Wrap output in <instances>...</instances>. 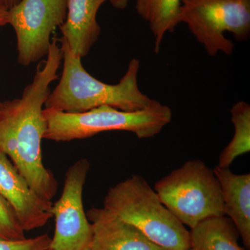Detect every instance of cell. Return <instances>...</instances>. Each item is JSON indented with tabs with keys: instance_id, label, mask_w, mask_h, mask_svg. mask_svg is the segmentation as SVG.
Returning <instances> with one entry per match:
<instances>
[{
	"instance_id": "1",
	"label": "cell",
	"mask_w": 250,
	"mask_h": 250,
	"mask_svg": "<svg viewBox=\"0 0 250 250\" xmlns=\"http://www.w3.org/2000/svg\"><path fill=\"white\" fill-rule=\"evenodd\" d=\"M62 54L57 40L52 41L47 59L37 67L30 84L21 98L4 102L0 109V152L41 197L51 200L57 192L58 182L42 163V140L47 122L43 116L49 85L58 79Z\"/></svg>"
},
{
	"instance_id": "2",
	"label": "cell",
	"mask_w": 250,
	"mask_h": 250,
	"mask_svg": "<svg viewBox=\"0 0 250 250\" xmlns=\"http://www.w3.org/2000/svg\"><path fill=\"white\" fill-rule=\"evenodd\" d=\"M62 71L58 85L49 94L45 108L65 113H82L103 106L124 111H139L149 107L154 100L143 93L138 77L140 61L132 59L116 84L100 82L83 68L82 58L72 52L62 39Z\"/></svg>"
},
{
	"instance_id": "3",
	"label": "cell",
	"mask_w": 250,
	"mask_h": 250,
	"mask_svg": "<svg viewBox=\"0 0 250 250\" xmlns=\"http://www.w3.org/2000/svg\"><path fill=\"white\" fill-rule=\"evenodd\" d=\"M104 206L164 250L190 248L188 230L163 205L141 176L134 174L110 188Z\"/></svg>"
},
{
	"instance_id": "4",
	"label": "cell",
	"mask_w": 250,
	"mask_h": 250,
	"mask_svg": "<svg viewBox=\"0 0 250 250\" xmlns=\"http://www.w3.org/2000/svg\"><path fill=\"white\" fill-rule=\"evenodd\" d=\"M47 122L44 139L65 142L87 139L104 131H126L138 139L154 137L172 121V113L167 105L154 100L139 111H124L103 106L82 113H65L43 109Z\"/></svg>"
},
{
	"instance_id": "5",
	"label": "cell",
	"mask_w": 250,
	"mask_h": 250,
	"mask_svg": "<svg viewBox=\"0 0 250 250\" xmlns=\"http://www.w3.org/2000/svg\"><path fill=\"white\" fill-rule=\"evenodd\" d=\"M154 190L163 205L190 229L205 219L225 215L220 184L204 161H187L158 181Z\"/></svg>"
},
{
	"instance_id": "6",
	"label": "cell",
	"mask_w": 250,
	"mask_h": 250,
	"mask_svg": "<svg viewBox=\"0 0 250 250\" xmlns=\"http://www.w3.org/2000/svg\"><path fill=\"white\" fill-rule=\"evenodd\" d=\"M179 20L208 56L231 55L234 45L225 34L238 41L249 40L250 0H181Z\"/></svg>"
},
{
	"instance_id": "7",
	"label": "cell",
	"mask_w": 250,
	"mask_h": 250,
	"mask_svg": "<svg viewBox=\"0 0 250 250\" xmlns=\"http://www.w3.org/2000/svg\"><path fill=\"white\" fill-rule=\"evenodd\" d=\"M67 0H21L8 10L16 32L18 62L27 66L48 54L51 35L65 21Z\"/></svg>"
},
{
	"instance_id": "8",
	"label": "cell",
	"mask_w": 250,
	"mask_h": 250,
	"mask_svg": "<svg viewBox=\"0 0 250 250\" xmlns=\"http://www.w3.org/2000/svg\"><path fill=\"white\" fill-rule=\"evenodd\" d=\"M89 170V162L85 159L77 161L67 170L62 195L52 206L55 230L49 249L90 250L93 230L82 200Z\"/></svg>"
},
{
	"instance_id": "9",
	"label": "cell",
	"mask_w": 250,
	"mask_h": 250,
	"mask_svg": "<svg viewBox=\"0 0 250 250\" xmlns=\"http://www.w3.org/2000/svg\"><path fill=\"white\" fill-rule=\"evenodd\" d=\"M0 194L16 211L24 231L45 226L52 215L51 200L41 197L20 173L9 158L0 152Z\"/></svg>"
},
{
	"instance_id": "10",
	"label": "cell",
	"mask_w": 250,
	"mask_h": 250,
	"mask_svg": "<svg viewBox=\"0 0 250 250\" xmlns=\"http://www.w3.org/2000/svg\"><path fill=\"white\" fill-rule=\"evenodd\" d=\"M86 216L93 230L90 250H166L104 208H91Z\"/></svg>"
},
{
	"instance_id": "11",
	"label": "cell",
	"mask_w": 250,
	"mask_h": 250,
	"mask_svg": "<svg viewBox=\"0 0 250 250\" xmlns=\"http://www.w3.org/2000/svg\"><path fill=\"white\" fill-rule=\"evenodd\" d=\"M109 0H67V14L60 26L63 38L75 55L85 57L101 34L97 15Z\"/></svg>"
},
{
	"instance_id": "12",
	"label": "cell",
	"mask_w": 250,
	"mask_h": 250,
	"mask_svg": "<svg viewBox=\"0 0 250 250\" xmlns=\"http://www.w3.org/2000/svg\"><path fill=\"white\" fill-rule=\"evenodd\" d=\"M221 188L225 215L233 222L250 250V174H237L218 166L213 169Z\"/></svg>"
},
{
	"instance_id": "13",
	"label": "cell",
	"mask_w": 250,
	"mask_h": 250,
	"mask_svg": "<svg viewBox=\"0 0 250 250\" xmlns=\"http://www.w3.org/2000/svg\"><path fill=\"white\" fill-rule=\"evenodd\" d=\"M192 250H244L238 244V230L228 217H210L190 229Z\"/></svg>"
},
{
	"instance_id": "14",
	"label": "cell",
	"mask_w": 250,
	"mask_h": 250,
	"mask_svg": "<svg viewBox=\"0 0 250 250\" xmlns=\"http://www.w3.org/2000/svg\"><path fill=\"white\" fill-rule=\"evenodd\" d=\"M181 0H136V11L149 24L154 40V52L159 53L167 33H172L179 23Z\"/></svg>"
},
{
	"instance_id": "15",
	"label": "cell",
	"mask_w": 250,
	"mask_h": 250,
	"mask_svg": "<svg viewBox=\"0 0 250 250\" xmlns=\"http://www.w3.org/2000/svg\"><path fill=\"white\" fill-rule=\"evenodd\" d=\"M230 112L234 134L219 156L218 166L223 168H229L237 157L250 152V104L245 101L238 102Z\"/></svg>"
},
{
	"instance_id": "16",
	"label": "cell",
	"mask_w": 250,
	"mask_h": 250,
	"mask_svg": "<svg viewBox=\"0 0 250 250\" xmlns=\"http://www.w3.org/2000/svg\"><path fill=\"white\" fill-rule=\"evenodd\" d=\"M24 232L12 206L0 194V239L21 241Z\"/></svg>"
},
{
	"instance_id": "17",
	"label": "cell",
	"mask_w": 250,
	"mask_h": 250,
	"mask_svg": "<svg viewBox=\"0 0 250 250\" xmlns=\"http://www.w3.org/2000/svg\"><path fill=\"white\" fill-rule=\"evenodd\" d=\"M51 239L47 234L21 241L0 239V250H47L50 247Z\"/></svg>"
},
{
	"instance_id": "18",
	"label": "cell",
	"mask_w": 250,
	"mask_h": 250,
	"mask_svg": "<svg viewBox=\"0 0 250 250\" xmlns=\"http://www.w3.org/2000/svg\"><path fill=\"white\" fill-rule=\"evenodd\" d=\"M8 10L0 0V27L8 24Z\"/></svg>"
},
{
	"instance_id": "19",
	"label": "cell",
	"mask_w": 250,
	"mask_h": 250,
	"mask_svg": "<svg viewBox=\"0 0 250 250\" xmlns=\"http://www.w3.org/2000/svg\"><path fill=\"white\" fill-rule=\"evenodd\" d=\"M129 1L130 0H109L110 3L115 9L120 10L126 9Z\"/></svg>"
},
{
	"instance_id": "20",
	"label": "cell",
	"mask_w": 250,
	"mask_h": 250,
	"mask_svg": "<svg viewBox=\"0 0 250 250\" xmlns=\"http://www.w3.org/2000/svg\"><path fill=\"white\" fill-rule=\"evenodd\" d=\"M1 2L6 6V9H9L11 7L17 4L21 0H1Z\"/></svg>"
},
{
	"instance_id": "21",
	"label": "cell",
	"mask_w": 250,
	"mask_h": 250,
	"mask_svg": "<svg viewBox=\"0 0 250 250\" xmlns=\"http://www.w3.org/2000/svg\"><path fill=\"white\" fill-rule=\"evenodd\" d=\"M3 102L1 101V99H0V109H1V106H2Z\"/></svg>"
},
{
	"instance_id": "22",
	"label": "cell",
	"mask_w": 250,
	"mask_h": 250,
	"mask_svg": "<svg viewBox=\"0 0 250 250\" xmlns=\"http://www.w3.org/2000/svg\"><path fill=\"white\" fill-rule=\"evenodd\" d=\"M187 250H192L191 248H190V249Z\"/></svg>"
},
{
	"instance_id": "23",
	"label": "cell",
	"mask_w": 250,
	"mask_h": 250,
	"mask_svg": "<svg viewBox=\"0 0 250 250\" xmlns=\"http://www.w3.org/2000/svg\"><path fill=\"white\" fill-rule=\"evenodd\" d=\"M51 250V249H48V250Z\"/></svg>"
}]
</instances>
